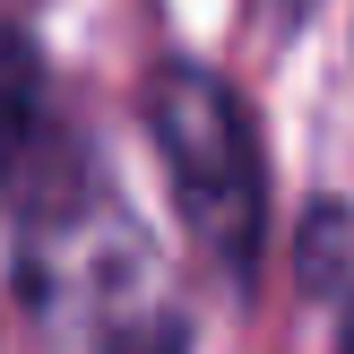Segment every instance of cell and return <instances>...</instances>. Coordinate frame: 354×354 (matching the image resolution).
Returning a JSON list of instances; mask_svg holds the SVG:
<instances>
[{"instance_id":"obj_1","label":"cell","mask_w":354,"mask_h":354,"mask_svg":"<svg viewBox=\"0 0 354 354\" xmlns=\"http://www.w3.org/2000/svg\"><path fill=\"white\" fill-rule=\"evenodd\" d=\"M147 130H156V156L173 173V199H182L190 234L242 286L259 268V234H268V173H259V138L242 121L234 86L216 69L165 61L147 78Z\"/></svg>"},{"instance_id":"obj_2","label":"cell","mask_w":354,"mask_h":354,"mask_svg":"<svg viewBox=\"0 0 354 354\" xmlns=\"http://www.w3.org/2000/svg\"><path fill=\"white\" fill-rule=\"evenodd\" d=\"M294 286L311 303H346V286H354V207L346 199H320L303 216V234H294Z\"/></svg>"},{"instance_id":"obj_3","label":"cell","mask_w":354,"mask_h":354,"mask_svg":"<svg viewBox=\"0 0 354 354\" xmlns=\"http://www.w3.org/2000/svg\"><path fill=\"white\" fill-rule=\"evenodd\" d=\"M35 121H44V61L17 26H0V182L35 147Z\"/></svg>"},{"instance_id":"obj_4","label":"cell","mask_w":354,"mask_h":354,"mask_svg":"<svg viewBox=\"0 0 354 354\" xmlns=\"http://www.w3.org/2000/svg\"><path fill=\"white\" fill-rule=\"evenodd\" d=\"M104 354H190V320H173V311H147V320H121V337Z\"/></svg>"},{"instance_id":"obj_5","label":"cell","mask_w":354,"mask_h":354,"mask_svg":"<svg viewBox=\"0 0 354 354\" xmlns=\"http://www.w3.org/2000/svg\"><path fill=\"white\" fill-rule=\"evenodd\" d=\"M337 354H354V303H346V328H337Z\"/></svg>"},{"instance_id":"obj_6","label":"cell","mask_w":354,"mask_h":354,"mask_svg":"<svg viewBox=\"0 0 354 354\" xmlns=\"http://www.w3.org/2000/svg\"><path fill=\"white\" fill-rule=\"evenodd\" d=\"M268 9H277V17H303V9H311V0H268Z\"/></svg>"}]
</instances>
